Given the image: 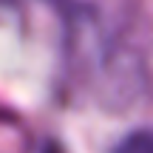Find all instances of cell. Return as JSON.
I'll return each instance as SVG.
<instances>
[{
  "mask_svg": "<svg viewBox=\"0 0 153 153\" xmlns=\"http://www.w3.org/2000/svg\"><path fill=\"white\" fill-rule=\"evenodd\" d=\"M136 145H142V139H125L119 148H136ZM145 145H153V142H150V139H145Z\"/></svg>",
  "mask_w": 153,
  "mask_h": 153,
  "instance_id": "obj_1",
  "label": "cell"
}]
</instances>
